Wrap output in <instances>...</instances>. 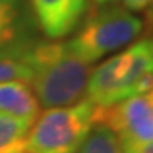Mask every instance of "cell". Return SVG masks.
Instances as JSON below:
<instances>
[{
  "mask_svg": "<svg viewBox=\"0 0 153 153\" xmlns=\"http://www.w3.org/2000/svg\"><path fill=\"white\" fill-rule=\"evenodd\" d=\"M31 76L28 85L39 106L59 108L83 100L92 64L81 61L66 42L41 39L25 53Z\"/></svg>",
  "mask_w": 153,
  "mask_h": 153,
  "instance_id": "cell-1",
  "label": "cell"
},
{
  "mask_svg": "<svg viewBox=\"0 0 153 153\" xmlns=\"http://www.w3.org/2000/svg\"><path fill=\"white\" fill-rule=\"evenodd\" d=\"M0 114L36 119L39 103L27 81L0 83Z\"/></svg>",
  "mask_w": 153,
  "mask_h": 153,
  "instance_id": "cell-7",
  "label": "cell"
},
{
  "mask_svg": "<svg viewBox=\"0 0 153 153\" xmlns=\"http://www.w3.org/2000/svg\"><path fill=\"white\" fill-rule=\"evenodd\" d=\"M38 28L47 39L72 34L89 11V0H30Z\"/></svg>",
  "mask_w": 153,
  "mask_h": 153,
  "instance_id": "cell-6",
  "label": "cell"
},
{
  "mask_svg": "<svg viewBox=\"0 0 153 153\" xmlns=\"http://www.w3.org/2000/svg\"><path fill=\"white\" fill-rule=\"evenodd\" d=\"M97 3H106V2H109V0H95Z\"/></svg>",
  "mask_w": 153,
  "mask_h": 153,
  "instance_id": "cell-13",
  "label": "cell"
},
{
  "mask_svg": "<svg viewBox=\"0 0 153 153\" xmlns=\"http://www.w3.org/2000/svg\"><path fill=\"white\" fill-rule=\"evenodd\" d=\"M33 120L0 114V153H25L27 136Z\"/></svg>",
  "mask_w": 153,
  "mask_h": 153,
  "instance_id": "cell-8",
  "label": "cell"
},
{
  "mask_svg": "<svg viewBox=\"0 0 153 153\" xmlns=\"http://www.w3.org/2000/svg\"><path fill=\"white\" fill-rule=\"evenodd\" d=\"M153 86V36L133 42L92 69L86 99L95 108L116 105Z\"/></svg>",
  "mask_w": 153,
  "mask_h": 153,
  "instance_id": "cell-2",
  "label": "cell"
},
{
  "mask_svg": "<svg viewBox=\"0 0 153 153\" xmlns=\"http://www.w3.org/2000/svg\"><path fill=\"white\" fill-rule=\"evenodd\" d=\"M123 6L131 13H145V30L153 31V0H122Z\"/></svg>",
  "mask_w": 153,
  "mask_h": 153,
  "instance_id": "cell-11",
  "label": "cell"
},
{
  "mask_svg": "<svg viewBox=\"0 0 153 153\" xmlns=\"http://www.w3.org/2000/svg\"><path fill=\"white\" fill-rule=\"evenodd\" d=\"M27 0H0V56L24 55L41 41Z\"/></svg>",
  "mask_w": 153,
  "mask_h": 153,
  "instance_id": "cell-5",
  "label": "cell"
},
{
  "mask_svg": "<svg viewBox=\"0 0 153 153\" xmlns=\"http://www.w3.org/2000/svg\"><path fill=\"white\" fill-rule=\"evenodd\" d=\"M123 153H153V142L122 145Z\"/></svg>",
  "mask_w": 153,
  "mask_h": 153,
  "instance_id": "cell-12",
  "label": "cell"
},
{
  "mask_svg": "<svg viewBox=\"0 0 153 153\" xmlns=\"http://www.w3.org/2000/svg\"><path fill=\"white\" fill-rule=\"evenodd\" d=\"M142 28V19L125 6L105 5L86 14L66 45L81 61L94 64L133 42Z\"/></svg>",
  "mask_w": 153,
  "mask_h": 153,
  "instance_id": "cell-3",
  "label": "cell"
},
{
  "mask_svg": "<svg viewBox=\"0 0 153 153\" xmlns=\"http://www.w3.org/2000/svg\"><path fill=\"white\" fill-rule=\"evenodd\" d=\"M31 71L24 55H2L0 56V83L30 81Z\"/></svg>",
  "mask_w": 153,
  "mask_h": 153,
  "instance_id": "cell-10",
  "label": "cell"
},
{
  "mask_svg": "<svg viewBox=\"0 0 153 153\" xmlns=\"http://www.w3.org/2000/svg\"><path fill=\"white\" fill-rule=\"evenodd\" d=\"M76 153H123L116 134L105 125L94 123L88 137Z\"/></svg>",
  "mask_w": 153,
  "mask_h": 153,
  "instance_id": "cell-9",
  "label": "cell"
},
{
  "mask_svg": "<svg viewBox=\"0 0 153 153\" xmlns=\"http://www.w3.org/2000/svg\"><path fill=\"white\" fill-rule=\"evenodd\" d=\"M95 106L86 97L69 106L47 108L33 120L25 153H76L94 127Z\"/></svg>",
  "mask_w": 153,
  "mask_h": 153,
  "instance_id": "cell-4",
  "label": "cell"
}]
</instances>
